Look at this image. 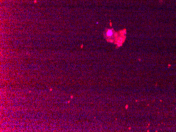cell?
Here are the masks:
<instances>
[{
  "label": "cell",
  "mask_w": 176,
  "mask_h": 132,
  "mask_svg": "<svg viewBox=\"0 0 176 132\" xmlns=\"http://www.w3.org/2000/svg\"><path fill=\"white\" fill-rule=\"evenodd\" d=\"M112 35V31L111 30H109L108 31L107 35L108 36V37H110V36H111Z\"/></svg>",
  "instance_id": "cell-1"
}]
</instances>
